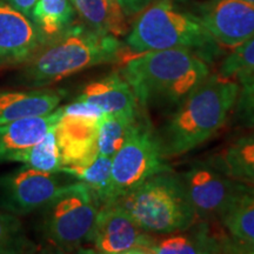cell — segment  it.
I'll return each mask as SVG.
<instances>
[{
	"label": "cell",
	"mask_w": 254,
	"mask_h": 254,
	"mask_svg": "<svg viewBox=\"0 0 254 254\" xmlns=\"http://www.w3.org/2000/svg\"><path fill=\"white\" fill-rule=\"evenodd\" d=\"M123 49L118 37L99 33L86 25H71L24 64L15 82L26 88L47 87L84 69L117 62Z\"/></svg>",
	"instance_id": "obj_2"
},
{
	"label": "cell",
	"mask_w": 254,
	"mask_h": 254,
	"mask_svg": "<svg viewBox=\"0 0 254 254\" xmlns=\"http://www.w3.org/2000/svg\"><path fill=\"white\" fill-rule=\"evenodd\" d=\"M85 25L104 34L120 37L128 32L126 15L116 0H71Z\"/></svg>",
	"instance_id": "obj_18"
},
{
	"label": "cell",
	"mask_w": 254,
	"mask_h": 254,
	"mask_svg": "<svg viewBox=\"0 0 254 254\" xmlns=\"http://www.w3.org/2000/svg\"><path fill=\"white\" fill-rule=\"evenodd\" d=\"M46 41L28 15L0 0V67L24 65Z\"/></svg>",
	"instance_id": "obj_12"
},
{
	"label": "cell",
	"mask_w": 254,
	"mask_h": 254,
	"mask_svg": "<svg viewBox=\"0 0 254 254\" xmlns=\"http://www.w3.org/2000/svg\"><path fill=\"white\" fill-rule=\"evenodd\" d=\"M231 249L227 243H224L211 234L207 226H199L198 230L190 232L184 231L172 233V236L161 240H153L152 245L146 251V254H196V253H217L222 250Z\"/></svg>",
	"instance_id": "obj_17"
},
{
	"label": "cell",
	"mask_w": 254,
	"mask_h": 254,
	"mask_svg": "<svg viewBox=\"0 0 254 254\" xmlns=\"http://www.w3.org/2000/svg\"><path fill=\"white\" fill-rule=\"evenodd\" d=\"M65 92L49 88L0 91V125L26 117L45 116L58 109Z\"/></svg>",
	"instance_id": "obj_15"
},
{
	"label": "cell",
	"mask_w": 254,
	"mask_h": 254,
	"mask_svg": "<svg viewBox=\"0 0 254 254\" xmlns=\"http://www.w3.org/2000/svg\"><path fill=\"white\" fill-rule=\"evenodd\" d=\"M57 174L24 165L0 177V207L18 217L40 209L64 186Z\"/></svg>",
	"instance_id": "obj_9"
},
{
	"label": "cell",
	"mask_w": 254,
	"mask_h": 254,
	"mask_svg": "<svg viewBox=\"0 0 254 254\" xmlns=\"http://www.w3.org/2000/svg\"><path fill=\"white\" fill-rule=\"evenodd\" d=\"M196 17L215 41L234 49L254 36V2L209 0L196 7Z\"/></svg>",
	"instance_id": "obj_11"
},
{
	"label": "cell",
	"mask_w": 254,
	"mask_h": 254,
	"mask_svg": "<svg viewBox=\"0 0 254 254\" xmlns=\"http://www.w3.org/2000/svg\"><path fill=\"white\" fill-rule=\"evenodd\" d=\"M171 1H179V0H171Z\"/></svg>",
	"instance_id": "obj_30"
},
{
	"label": "cell",
	"mask_w": 254,
	"mask_h": 254,
	"mask_svg": "<svg viewBox=\"0 0 254 254\" xmlns=\"http://www.w3.org/2000/svg\"><path fill=\"white\" fill-rule=\"evenodd\" d=\"M98 127L99 120L62 114L55 128L62 167L84 166L94 160L99 154Z\"/></svg>",
	"instance_id": "obj_13"
},
{
	"label": "cell",
	"mask_w": 254,
	"mask_h": 254,
	"mask_svg": "<svg viewBox=\"0 0 254 254\" xmlns=\"http://www.w3.org/2000/svg\"><path fill=\"white\" fill-rule=\"evenodd\" d=\"M239 82L211 74L171 113L160 132L159 145L165 158L194 150L215 134L236 105Z\"/></svg>",
	"instance_id": "obj_3"
},
{
	"label": "cell",
	"mask_w": 254,
	"mask_h": 254,
	"mask_svg": "<svg viewBox=\"0 0 254 254\" xmlns=\"http://www.w3.org/2000/svg\"><path fill=\"white\" fill-rule=\"evenodd\" d=\"M40 209L43 240L57 250L72 251L91 243L100 201L90 187L78 182L64 185Z\"/></svg>",
	"instance_id": "obj_6"
},
{
	"label": "cell",
	"mask_w": 254,
	"mask_h": 254,
	"mask_svg": "<svg viewBox=\"0 0 254 254\" xmlns=\"http://www.w3.org/2000/svg\"><path fill=\"white\" fill-rule=\"evenodd\" d=\"M6 1H7L9 5L13 6L14 8H17L18 11H20L21 13L30 17L32 9H33L34 5L38 2V0H6Z\"/></svg>",
	"instance_id": "obj_29"
},
{
	"label": "cell",
	"mask_w": 254,
	"mask_h": 254,
	"mask_svg": "<svg viewBox=\"0 0 254 254\" xmlns=\"http://www.w3.org/2000/svg\"><path fill=\"white\" fill-rule=\"evenodd\" d=\"M213 164L231 179L254 186V132L226 146Z\"/></svg>",
	"instance_id": "obj_19"
},
{
	"label": "cell",
	"mask_w": 254,
	"mask_h": 254,
	"mask_svg": "<svg viewBox=\"0 0 254 254\" xmlns=\"http://www.w3.org/2000/svg\"><path fill=\"white\" fill-rule=\"evenodd\" d=\"M231 239L239 249L254 252V186H249L220 219Z\"/></svg>",
	"instance_id": "obj_20"
},
{
	"label": "cell",
	"mask_w": 254,
	"mask_h": 254,
	"mask_svg": "<svg viewBox=\"0 0 254 254\" xmlns=\"http://www.w3.org/2000/svg\"><path fill=\"white\" fill-rule=\"evenodd\" d=\"M196 217L219 220L250 185L225 176L213 163H196L180 174Z\"/></svg>",
	"instance_id": "obj_8"
},
{
	"label": "cell",
	"mask_w": 254,
	"mask_h": 254,
	"mask_svg": "<svg viewBox=\"0 0 254 254\" xmlns=\"http://www.w3.org/2000/svg\"><path fill=\"white\" fill-rule=\"evenodd\" d=\"M253 253H254V252H253Z\"/></svg>",
	"instance_id": "obj_32"
},
{
	"label": "cell",
	"mask_w": 254,
	"mask_h": 254,
	"mask_svg": "<svg viewBox=\"0 0 254 254\" xmlns=\"http://www.w3.org/2000/svg\"><path fill=\"white\" fill-rule=\"evenodd\" d=\"M153 240L116 200L101 204L91 240L98 253L146 254Z\"/></svg>",
	"instance_id": "obj_10"
},
{
	"label": "cell",
	"mask_w": 254,
	"mask_h": 254,
	"mask_svg": "<svg viewBox=\"0 0 254 254\" xmlns=\"http://www.w3.org/2000/svg\"><path fill=\"white\" fill-rule=\"evenodd\" d=\"M120 73L139 106L172 113L211 75V69L207 60L192 51L173 49L136 55L127 60Z\"/></svg>",
	"instance_id": "obj_1"
},
{
	"label": "cell",
	"mask_w": 254,
	"mask_h": 254,
	"mask_svg": "<svg viewBox=\"0 0 254 254\" xmlns=\"http://www.w3.org/2000/svg\"><path fill=\"white\" fill-rule=\"evenodd\" d=\"M164 159L157 133L141 117L127 141L112 157L113 200L168 170Z\"/></svg>",
	"instance_id": "obj_7"
},
{
	"label": "cell",
	"mask_w": 254,
	"mask_h": 254,
	"mask_svg": "<svg viewBox=\"0 0 254 254\" xmlns=\"http://www.w3.org/2000/svg\"><path fill=\"white\" fill-rule=\"evenodd\" d=\"M126 17L140 13L142 9L151 4L152 0H116Z\"/></svg>",
	"instance_id": "obj_28"
},
{
	"label": "cell",
	"mask_w": 254,
	"mask_h": 254,
	"mask_svg": "<svg viewBox=\"0 0 254 254\" xmlns=\"http://www.w3.org/2000/svg\"><path fill=\"white\" fill-rule=\"evenodd\" d=\"M126 45L140 55L151 51L183 49L211 60L219 46L195 14L179 9L171 0H159L142 9L127 32Z\"/></svg>",
	"instance_id": "obj_4"
},
{
	"label": "cell",
	"mask_w": 254,
	"mask_h": 254,
	"mask_svg": "<svg viewBox=\"0 0 254 254\" xmlns=\"http://www.w3.org/2000/svg\"><path fill=\"white\" fill-rule=\"evenodd\" d=\"M30 18L50 40L71 26L74 7L71 0H38Z\"/></svg>",
	"instance_id": "obj_23"
},
{
	"label": "cell",
	"mask_w": 254,
	"mask_h": 254,
	"mask_svg": "<svg viewBox=\"0 0 254 254\" xmlns=\"http://www.w3.org/2000/svg\"><path fill=\"white\" fill-rule=\"evenodd\" d=\"M239 93L234 105L233 118L243 127H254V73L238 80Z\"/></svg>",
	"instance_id": "obj_27"
},
{
	"label": "cell",
	"mask_w": 254,
	"mask_h": 254,
	"mask_svg": "<svg viewBox=\"0 0 254 254\" xmlns=\"http://www.w3.org/2000/svg\"><path fill=\"white\" fill-rule=\"evenodd\" d=\"M37 246L28 239L18 215L0 212V254L33 253Z\"/></svg>",
	"instance_id": "obj_25"
},
{
	"label": "cell",
	"mask_w": 254,
	"mask_h": 254,
	"mask_svg": "<svg viewBox=\"0 0 254 254\" xmlns=\"http://www.w3.org/2000/svg\"><path fill=\"white\" fill-rule=\"evenodd\" d=\"M56 126L51 128L39 141L19 155L17 163L44 172L60 173L62 158L56 138Z\"/></svg>",
	"instance_id": "obj_24"
},
{
	"label": "cell",
	"mask_w": 254,
	"mask_h": 254,
	"mask_svg": "<svg viewBox=\"0 0 254 254\" xmlns=\"http://www.w3.org/2000/svg\"><path fill=\"white\" fill-rule=\"evenodd\" d=\"M62 114L63 109L58 107L45 116L26 117L0 125V165L17 163L19 155L58 124Z\"/></svg>",
	"instance_id": "obj_14"
},
{
	"label": "cell",
	"mask_w": 254,
	"mask_h": 254,
	"mask_svg": "<svg viewBox=\"0 0 254 254\" xmlns=\"http://www.w3.org/2000/svg\"><path fill=\"white\" fill-rule=\"evenodd\" d=\"M77 99L97 105L104 113H139L138 100L120 72L87 84Z\"/></svg>",
	"instance_id": "obj_16"
},
{
	"label": "cell",
	"mask_w": 254,
	"mask_h": 254,
	"mask_svg": "<svg viewBox=\"0 0 254 254\" xmlns=\"http://www.w3.org/2000/svg\"><path fill=\"white\" fill-rule=\"evenodd\" d=\"M249 1H253L254 2V0H249Z\"/></svg>",
	"instance_id": "obj_31"
},
{
	"label": "cell",
	"mask_w": 254,
	"mask_h": 254,
	"mask_svg": "<svg viewBox=\"0 0 254 254\" xmlns=\"http://www.w3.org/2000/svg\"><path fill=\"white\" fill-rule=\"evenodd\" d=\"M254 73V36L234 47L233 51L222 62L218 74L220 77L233 79L238 81L239 79L247 77Z\"/></svg>",
	"instance_id": "obj_26"
},
{
	"label": "cell",
	"mask_w": 254,
	"mask_h": 254,
	"mask_svg": "<svg viewBox=\"0 0 254 254\" xmlns=\"http://www.w3.org/2000/svg\"><path fill=\"white\" fill-rule=\"evenodd\" d=\"M114 200L146 233H178L190 230L199 220L182 177L170 170Z\"/></svg>",
	"instance_id": "obj_5"
},
{
	"label": "cell",
	"mask_w": 254,
	"mask_h": 254,
	"mask_svg": "<svg viewBox=\"0 0 254 254\" xmlns=\"http://www.w3.org/2000/svg\"><path fill=\"white\" fill-rule=\"evenodd\" d=\"M139 113H105L98 127V152L112 158L127 141L140 119Z\"/></svg>",
	"instance_id": "obj_21"
},
{
	"label": "cell",
	"mask_w": 254,
	"mask_h": 254,
	"mask_svg": "<svg viewBox=\"0 0 254 254\" xmlns=\"http://www.w3.org/2000/svg\"><path fill=\"white\" fill-rule=\"evenodd\" d=\"M60 173L77 178L95 193L100 204L113 200L112 158L98 154L93 161L84 166H63Z\"/></svg>",
	"instance_id": "obj_22"
}]
</instances>
